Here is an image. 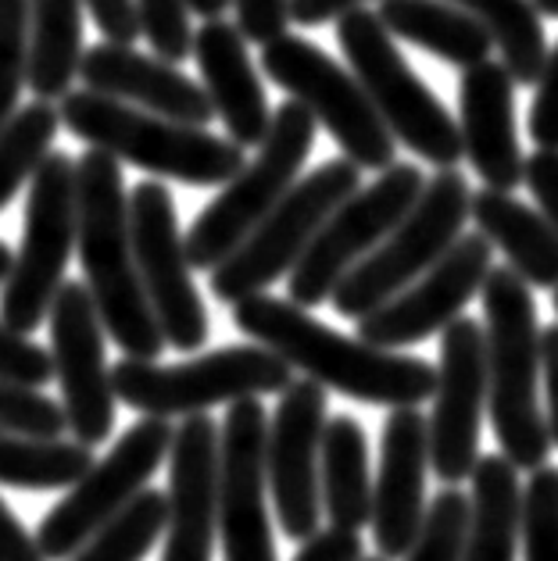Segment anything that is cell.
<instances>
[{"label":"cell","instance_id":"cell-1","mask_svg":"<svg viewBox=\"0 0 558 561\" xmlns=\"http://www.w3.org/2000/svg\"><path fill=\"white\" fill-rule=\"evenodd\" d=\"M234 322L243 336L276 351L291 368H301L322 387L355 401L415 408L433 397L437 368H430V362L337 333L294 300L251 294L234 305Z\"/></svg>","mask_w":558,"mask_h":561},{"label":"cell","instance_id":"cell-2","mask_svg":"<svg viewBox=\"0 0 558 561\" xmlns=\"http://www.w3.org/2000/svg\"><path fill=\"white\" fill-rule=\"evenodd\" d=\"M76 251L104 333L129 358L158 362V354L169 344L144 294L140 268H136L129 197L115 154L101 147L83 150V158L76 161Z\"/></svg>","mask_w":558,"mask_h":561},{"label":"cell","instance_id":"cell-3","mask_svg":"<svg viewBox=\"0 0 558 561\" xmlns=\"http://www.w3.org/2000/svg\"><path fill=\"white\" fill-rule=\"evenodd\" d=\"M480 297L487 319V408H491L494 436L515 469L534 472L551 455L548 422L537 401L540 330L534 294L512 265H491Z\"/></svg>","mask_w":558,"mask_h":561},{"label":"cell","instance_id":"cell-4","mask_svg":"<svg viewBox=\"0 0 558 561\" xmlns=\"http://www.w3.org/2000/svg\"><path fill=\"white\" fill-rule=\"evenodd\" d=\"M58 115L61 126L83 144L172 183L223 186L248 165L243 147L212 136L208 126H186L98 90H68Z\"/></svg>","mask_w":558,"mask_h":561},{"label":"cell","instance_id":"cell-5","mask_svg":"<svg viewBox=\"0 0 558 561\" xmlns=\"http://www.w3.org/2000/svg\"><path fill=\"white\" fill-rule=\"evenodd\" d=\"M337 44L394 140L415 150L430 165L458 169V161L466 158L458 122L415 76V68L405 61V54L376 11H344L337 19Z\"/></svg>","mask_w":558,"mask_h":561},{"label":"cell","instance_id":"cell-6","mask_svg":"<svg viewBox=\"0 0 558 561\" xmlns=\"http://www.w3.org/2000/svg\"><path fill=\"white\" fill-rule=\"evenodd\" d=\"M316 144V118L305 104L294 98L283 101L258 144L254 161H248L226 190L204 208L190 232L183 237V248L190 257V268L212 272L223 257L276 208L283 194L301 180V169Z\"/></svg>","mask_w":558,"mask_h":561},{"label":"cell","instance_id":"cell-7","mask_svg":"<svg viewBox=\"0 0 558 561\" xmlns=\"http://www.w3.org/2000/svg\"><path fill=\"white\" fill-rule=\"evenodd\" d=\"M469 208L472 190L458 169H441L437 175H430L423 194L415 197L401 222L337 283V290L330 294L337 314L358 322L362 314L387 305L394 294H401L408 283L423 276L462 237Z\"/></svg>","mask_w":558,"mask_h":561},{"label":"cell","instance_id":"cell-8","mask_svg":"<svg viewBox=\"0 0 558 561\" xmlns=\"http://www.w3.org/2000/svg\"><path fill=\"white\" fill-rule=\"evenodd\" d=\"M362 186V169L351 158L326 161L311 175H301L283 201L212 268V294L223 305L251 294H265L301 262L308 243L330 218Z\"/></svg>","mask_w":558,"mask_h":561},{"label":"cell","instance_id":"cell-9","mask_svg":"<svg viewBox=\"0 0 558 561\" xmlns=\"http://www.w3.org/2000/svg\"><path fill=\"white\" fill-rule=\"evenodd\" d=\"M291 365L265 344L223 347L183 365H155L147 358H122L112 368L115 397L140 415H194L215 404H234L240 397L283 393Z\"/></svg>","mask_w":558,"mask_h":561},{"label":"cell","instance_id":"cell-10","mask_svg":"<svg viewBox=\"0 0 558 561\" xmlns=\"http://www.w3.org/2000/svg\"><path fill=\"white\" fill-rule=\"evenodd\" d=\"M76 161L65 150H50L30 180L22 248L8 279L0 283V319L11 330L30 336L36 325H44L76 251Z\"/></svg>","mask_w":558,"mask_h":561},{"label":"cell","instance_id":"cell-11","mask_svg":"<svg viewBox=\"0 0 558 561\" xmlns=\"http://www.w3.org/2000/svg\"><path fill=\"white\" fill-rule=\"evenodd\" d=\"M262 68L280 90H287L297 104H305L311 118L326 126L344 158L358 169L384 172L398 158V140L376 115L362 83L351 68L333 61L322 47L305 36L283 33L262 44Z\"/></svg>","mask_w":558,"mask_h":561},{"label":"cell","instance_id":"cell-12","mask_svg":"<svg viewBox=\"0 0 558 561\" xmlns=\"http://www.w3.org/2000/svg\"><path fill=\"white\" fill-rule=\"evenodd\" d=\"M426 175L419 165L394 161L373 186H358L340 208L326 218L301 262L291 268V300L301 308H319L330 300L337 283L369 254L387 232L401 222L415 197L423 194Z\"/></svg>","mask_w":558,"mask_h":561},{"label":"cell","instance_id":"cell-13","mask_svg":"<svg viewBox=\"0 0 558 561\" xmlns=\"http://www.w3.org/2000/svg\"><path fill=\"white\" fill-rule=\"evenodd\" d=\"M172 422L161 415H144L122 433L104 461H93L83 479H76L68 497L50 508L39 523L36 543L47 561H65L115 518L147 486L172 447Z\"/></svg>","mask_w":558,"mask_h":561},{"label":"cell","instance_id":"cell-14","mask_svg":"<svg viewBox=\"0 0 558 561\" xmlns=\"http://www.w3.org/2000/svg\"><path fill=\"white\" fill-rule=\"evenodd\" d=\"M129 229L144 294L151 300L166 344H172L175 351H201L208 344L212 322L194 279H190V257L166 183L144 180L133 190Z\"/></svg>","mask_w":558,"mask_h":561},{"label":"cell","instance_id":"cell-15","mask_svg":"<svg viewBox=\"0 0 558 561\" xmlns=\"http://www.w3.org/2000/svg\"><path fill=\"white\" fill-rule=\"evenodd\" d=\"M50 358L65 422L79 444L98 447L115 430V387L104 365V325L87 283H61L50 305Z\"/></svg>","mask_w":558,"mask_h":561},{"label":"cell","instance_id":"cell-16","mask_svg":"<svg viewBox=\"0 0 558 561\" xmlns=\"http://www.w3.org/2000/svg\"><path fill=\"white\" fill-rule=\"evenodd\" d=\"M491 265L494 243L483 232H462L423 276L408 283L401 294H394L387 305L362 314L358 336L365 344L398 351L441 333L480 294Z\"/></svg>","mask_w":558,"mask_h":561},{"label":"cell","instance_id":"cell-17","mask_svg":"<svg viewBox=\"0 0 558 561\" xmlns=\"http://www.w3.org/2000/svg\"><path fill=\"white\" fill-rule=\"evenodd\" d=\"M326 426V387L316 379H291L265 433V476L276 518L291 540H308L319 529V444Z\"/></svg>","mask_w":558,"mask_h":561},{"label":"cell","instance_id":"cell-18","mask_svg":"<svg viewBox=\"0 0 558 561\" xmlns=\"http://www.w3.org/2000/svg\"><path fill=\"white\" fill-rule=\"evenodd\" d=\"M441 365L433 382L430 412V465L444 483L469 479L480 447V422L487 404V354L483 325L458 314L441 330Z\"/></svg>","mask_w":558,"mask_h":561},{"label":"cell","instance_id":"cell-19","mask_svg":"<svg viewBox=\"0 0 558 561\" xmlns=\"http://www.w3.org/2000/svg\"><path fill=\"white\" fill-rule=\"evenodd\" d=\"M265 433L258 397L229 404L219 433V537L226 561H276L265 512Z\"/></svg>","mask_w":558,"mask_h":561},{"label":"cell","instance_id":"cell-20","mask_svg":"<svg viewBox=\"0 0 558 561\" xmlns=\"http://www.w3.org/2000/svg\"><path fill=\"white\" fill-rule=\"evenodd\" d=\"M169 523L161 561H212L219 533V426L208 412L183 415L172 433Z\"/></svg>","mask_w":558,"mask_h":561},{"label":"cell","instance_id":"cell-21","mask_svg":"<svg viewBox=\"0 0 558 561\" xmlns=\"http://www.w3.org/2000/svg\"><path fill=\"white\" fill-rule=\"evenodd\" d=\"M430 422L419 408H394L384 426L379 476L373 483V540L379 558H405L426 515Z\"/></svg>","mask_w":558,"mask_h":561},{"label":"cell","instance_id":"cell-22","mask_svg":"<svg viewBox=\"0 0 558 561\" xmlns=\"http://www.w3.org/2000/svg\"><path fill=\"white\" fill-rule=\"evenodd\" d=\"M458 136L469 165L491 190L523 183V147L515 133V79L501 61L462 68L458 79Z\"/></svg>","mask_w":558,"mask_h":561},{"label":"cell","instance_id":"cell-23","mask_svg":"<svg viewBox=\"0 0 558 561\" xmlns=\"http://www.w3.org/2000/svg\"><path fill=\"white\" fill-rule=\"evenodd\" d=\"M79 76H83L87 90L136 104L144 112L186 122V126H208L215 118L208 93L190 76H183L180 65L166 58H147V54L133 50V44L104 39V44L90 47L79 61Z\"/></svg>","mask_w":558,"mask_h":561},{"label":"cell","instance_id":"cell-24","mask_svg":"<svg viewBox=\"0 0 558 561\" xmlns=\"http://www.w3.org/2000/svg\"><path fill=\"white\" fill-rule=\"evenodd\" d=\"M194 61L201 68V87L229 140L243 150L262 144L272 112L240 25H229L226 19H204L194 33Z\"/></svg>","mask_w":558,"mask_h":561},{"label":"cell","instance_id":"cell-25","mask_svg":"<svg viewBox=\"0 0 558 561\" xmlns=\"http://www.w3.org/2000/svg\"><path fill=\"white\" fill-rule=\"evenodd\" d=\"M472 222L494 248L509 257V265L520 276L537 286V290H555L558 286V232L548 226V218L534 211L512 190L483 186L472 194Z\"/></svg>","mask_w":558,"mask_h":561},{"label":"cell","instance_id":"cell-26","mask_svg":"<svg viewBox=\"0 0 558 561\" xmlns=\"http://www.w3.org/2000/svg\"><path fill=\"white\" fill-rule=\"evenodd\" d=\"M376 15L394 39L437 54L452 68H469L491 58L494 39L452 0H384Z\"/></svg>","mask_w":558,"mask_h":561},{"label":"cell","instance_id":"cell-27","mask_svg":"<svg viewBox=\"0 0 558 561\" xmlns=\"http://www.w3.org/2000/svg\"><path fill=\"white\" fill-rule=\"evenodd\" d=\"M319 494L330 526L362 529L373 518L369 440L358 419L340 415L322 426L319 444Z\"/></svg>","mask_w":558,"mask_h":561},{"label":"cell","instance_id":"cell-28","mask_svg":"<svg viewBox=\"0 0 558 561\" xmlns=\"http://www.w3.org/2000/svg\"><path fill=\"white\" fill-rule=\"evenodd\" d=\"M515 465L505 455L476 458L472 465V497L466 526V554L462 561H515L520 543L523 490L515 479Z\"/></svg>","mask_w":558,"mask_h":561},{"label":"cell","instance_id":"cell-29","mask_svg":"<svg viewBox=\"0 0 558 561\" xmlns=\"http://www.w3.org/2000/svg\"><path fill=\"white\" fill-rule=\"evenodd\" d=\"M83 61V0H30V76L36 101H61Z\"/></svg>","mask_w":558,"mask_h":561},{"label":"cell","instance_id":"cell-30","mask_svg":"<svg viewBox=\"0 0 558 561\" xmlns=\"http://www.w3.org/2000/svg\"><path fill=\"white\" fill-rule=\"evenodd\" d=\"M93 465V450L61 436H25L0 430V486L19 490H61L83 479Z\"/></svg>","mask_w":558,"mask_h":561},{"label":"cell","instance_id":"cell-31","mask_svg":"<svg viewBox=\"0 0 558 561\" xmlns=\"http://www.w3.org/2000/svg\"><path fill=\"white\" fill-rule=\"evenodd\" d=\"M487 30L501 50V65L509 68L515 87H537L548 61V39H544L540 11L534 0H452Z\"/></svg>","mask_w":558,"mask_h":561},{"label":"cell","instance_id":"cell-32","mask_svg":"<svg viewBox=\"0 0 558 561\" xmlns=\"http://www.w3.org/2000/svg\"><path fill=\"white\" fill-rule=\"evenodd\" d=\"M61 115L50 101H33L0 126V211L8 208L25 180H33L39 161L50 154Z\"/></svg>","mask_w":558,"mask_h":561},{"label":"cell","instance_id":"cell-33","mask_svg":"<svg viewBox=\"0 0 558 561\" xmlns=\"http://www.w3.org/2000/svg\"><path fill=\"white\" fill-rule=\"evenodd\" d=\"M169 523V497L158 490H140L126 508L93 533L79 547L72 561H140L155 547V540L166 533Z\"/></svg>","mask_w":558,"mask_h":561},{"label":"cell","instance_id":"cell-34","mask_svg":"<svg viewBox=\"0 0 558 561\" xmlns=\"http://www.w3.org/2000/svg\"><path fill=\"white\" fill-rule=\"evenodd\" d=\"M520 540L526 561H558V469L540 465L523 490Z\"/></svg>","mask_w":558,"mask_h":561},{"label":"cell","instance_id":"cell-35","mask_svg":"<svg viewBox=\"0 0 558 561\" xmlns=\"http://www.w3.org/2000/svg\"><path fill=\"white\" fill-rule=\"evenodd\" d=\"M466 526H469V497L458 490H441L423 515L408 561H462L466 554Z\"/></svg>","mask_w":558,"mask_h":561},{"label":"cell","instance_id":"cell-36","mask_svg":"<svg viewBox=\"0 0 558 561\" xmlns=\"http://www.w3.org/2000/svg\"><path fill=\"white\" fill-rule=\"evenodd\" d=\"M30 76V0H0V126L15 115Z\"/></svg>","mask_w":558,"mask_h":561},{"label":"cell","instance_id":"cell-37","mask_svg":"<svg viewBox=\"0 0 558 561\" xmlns=\"http://www.w3.org/2000/svg\"><path fill=\"white\" fill-rule=\"evenodd\" d=\"M0 430L25 436H61L68 430L65 408L50 397L36 393V387H22L0 376Z\"/></svg>","mask_w":558,"mask_h":561},{"label":"cell","instance_id":"cell-38","mask_svg":"<svg viewBox=\"0 0 558 561\" xmlns=\"http://www.w3.org/2000/svg\"><path fill=\"white\" fill-rule=\"evenodd\" d=\"M136 15H140V36H147L158 58L180 65L194 54L186 0H136Z\"/></svg>","mask_w":558,"mask_h":561},{"label":"cell","instance_id":"cell-39","mask_svg":"<svg viewBox=\"0 0 558 561\" xmlns=\"http://www.w3.org/2000/svg\"><path fill=\"white\" fill-rule=\"evenodd\" d=\"M0 376L11 382H22V387H36V390L54 379L50 351L36 347L30 336L11 330L4 319H0Z\"/></svg>","mask_w":558,"mask_h":561},{"label":"cell","instance_id":"cell-40","mask_svg":"<svg viewBox=\"0 0 558 561\" xmlns=\"http://www.w3.org/2000/svg\"><path fill=\"white\" fill-rule=\"evenodd\" d=\"M529 136L537 147L558 150V44L548 50V61L537 79L534 104H529Z\"/></svg>","mask_w":558,"mask_h":561},{"label":"cell","instance_id":"cell-41","mask_svg":"<svg viewBox=\"0 0 558 561\" xmlns=\"http://www.w3.org/2000/svg\"><path fill=\"white\" fill-rule=\"evenodd\" d=\"M234 8L240 33L251 44H269V39L287 33L291 0H234Z\"/></svg>","mask_w":558,"mask_h":561},{"label":"cell","instance_id":"cell-42","mask_svg":"<svg viewBox=\"0 0 558 561\" xmlns=\"http://www.w3.org/2000/svg\"><path fill=\"white\" fill-rule=\"evenodd\" d=\"M523 183L540 204V215L548 218V226L558 232V150L537 147L534 154L523 158Z\"/></svg>","mask_w":558,"mask_h":561},{"label":"cell","instance_id":"cell-43","mask_svg":"<svg viewBox=\"0 0 558 561\" xmlns=\"http://www.w3.org/2000/svg\"><path fill=\"white\" fill-rule=\"evenodd\" d=\"M294 561H362V537L358 529H316L297 551Z\"/></svg>","mask_w":558,"mask_h":561},{"label":"cell","instance_id":"cell-44","mask_svg":"<svg viewBox=\"0 0 558 561\" xmlns=\"http://www.w3.org/2000/svg\"><path fill=\"white\" fill-rule=\"evenodd\" d=\"M90 8L98 30L112 44H133L140 36V15H136V0H83Z\"/></svg>","mask_w":558,"mask_h":561},{"label":"cell","instance_id":"cell-45","mask_svg":"<svg viewBox=\"0 0 558 561\" xmlns=\"http://www.w3.org/2000/svg\"><path fill=\"white\" fill-rule=\"evenodd\" d=\"M0 561H47L36 537L22 529L4 501H0Z\"/></svg>","mask_w":558,"mask_h":561},{"label":"cell","instance_id":"cell-46","mask_svg":"<svg viewBox=\"0 0 558 561\" xmlns=\"http://www.w3.org/2000/svg\"><path fill=\"white\" fill-rule=\"evenodd\" d=\"M540 373H544V390H548V436L558 447V322L540 333Z\"/></svg>","mask_w":558,"mask_h":561},{"label":"cell","instance_id":"cell-47","mask_svg":"<svg viewBox=\"0 0 558 561\" xmlns=\"http://www.w3.org/2000/svg\"><path fill=\"white\" fill-rule=\"evenodd\" d=\"M362 4L365 0H291V22L305 25V30H316V25L337 22L344 11Z\"/></svg>","mask_w":558,"mask_h":561},{"label":"cell","instance_id":"cell-48","mask_svg":"<svg viewBox=\"0 0 558 561\" xmlns=\"http://www.w3.org/2000/svg\"><path fill=\"white\" fill-rule=\"evenodd\" d=\"M190 11H197L201 19H223V11L234 4V0H186Z\"/></svg>","mask_w":558,"mask_h":561},{"label":"cell","instance_id":"cell-49","mask_svg":"<svg viewBox=\"0 0 558 561\" xmlns=\"http://www.w3.org/2000/svg\"><path fill=\"white\" fill-rule=\"evenodd\" d=\"M11 262H15V254H11V248L4 240H0V283L8 279V272H11Z\"/></svg>","mask_w":558,"mask_h":561},{"label":"cell","instance_id":"cell-50","mask_svg":"<svg viewBox=\"0 0 558 561\" xmlns=\"http://www.w3.org/2000/svg\"><path fill=\"white\" fill-rule=\"evenodd\" d=\"M534 8L544 19H558V0H534Z\"/></svg>","mask_w":558,"mask_h":561},{"label":"cell","instance_id":"cell-51","mask_svg":"<svg viewBox=\"0 0 558 561\" xmlns=\"http://www.w3.org/2000/svg\"><path fill=\"white\" fill-rule=\"evenodd\" d=\"M555 311H558V286H555Z\"/></svg>","mask_w":558,"mask_h":561},{"label":"cell","instance_id":"cell-52","mask_svg":"<svg viewBox=\"0 0 558 561\" xmlns=\"http://www.w3.org/2000/svg\"><path fill=\"white\" fill-rule=\"evenodd\" d=\"M373 561H387V558H373Z\"/></svg>","mask_w":558,"mask_h":561}]
</instances>
